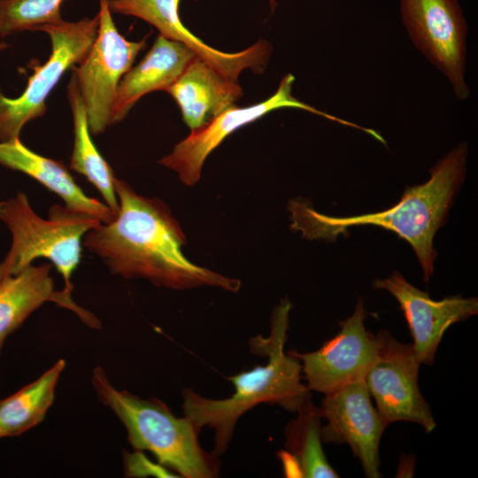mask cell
Masks as SVG:
<instances>
[{
    "label": "cell",
    "instance_id": "6da1fadb",
    "mask_svg": "<svg viewBox=\"0 0 478 478\" xmlns=\"http://www.w3.org/2000/svg\"><path fill=\"white\" fill-rule=\"evenodd\" d=\"M115 192L120 205L115 219L90 229L82 241L112 274L143 278L176 290L201 286L231 292L240 289L238 279L195 265L185 257L182 247L187 238L161 199L139 195L118 178Z\"/></svg>",
    "mask_w": 478,
    "mask_h": 478
},
{
    "label": "cell",
    "instance_id": "7a4b0ae2",
    "mask_svg": "<svg viewBox=\"0 0 478 478\" xmlns=\"http://www.w3.org/2000/svg\"><path fill=\"white\" fill-rule=\"evenodd\" d=\"M467 143H459L430 168V178L423 184L408 187L400 201L379 212L351 217H332L316 212L297 199L290 204L293 227L310 239L335 240L354 226L384 227L407 241L423 270L428 282L434 273L436 251L433 241L444 223L453 197L466 175Z\"/></svg>",
    "mask_w": 478,
    "mask_h": 478
},
{
    "label": "cell",
    "instance_id": "3957f363",
    "mask_svg": "<svg viewBox=\"0 0 478 478\" xmlns=\"http://www.w3.org/2000/svg\"><path fill=\"white\" fill-rule=\"evenodd\" d=\"M291 307L288 298L281 299L273 312L269 336L258 335L251 340V351L267 357L268 361L265 366L228 376L227 379L235 387L229 397L207 398L191 389H183V414L199 430L204 427L213 430L214 454L227 451L238 420L257 405H278L297 412L311 398L310 389L301 382L299 359L284 351Z\"/></svg>",
    "mask_w": 478,
    "mask_h": 478
},
{
    "label": "cell",
    "instance_id": "277c9868",
    "mask_svg": "<svg viewBox=\"0 0 478 478\" xmlns=\"http://www.w3.org/2000/svg\"><path fill=\"white\" fill-rule=\"evenodd\" d=\"M91 382L98 399L126 428L127 442L135 451H150L160 465L185 478L219 475L218 455L201 447L200 430L189 418L175 416L156 397L143 399L116 389L101 366L93 369Z\"/></svg>",
    "mask_w": 478,
    "mask_h": 478
},
{
    "label": "cell",
    "instance_id": "5b68a950",
    "mask_svg": "<svg viewBox=\"0 0 478 478\" xmlns=\"http://www.w3.org/2000/svg\"><path fill=\"white\" fill-rule=\"evenodd\" d=\"M0 220L12 235L11 250L0 262V281L18 274L35 258H45L62 275L64 289L71 293V276L81 261L83 237L102 222L59 204L52 205L49 218L43 219L35 212L23 192L0 202Z\"/></svg>",
    "mask_w": 478,
    "mask_h": 478
},
{
    "label": "cell",
    "instance_id": "8992f818",
    "mask_svg": "<svg viewBox=\"0 0 478 478\" xmlns=\"http://www.w3.org/2000/svg\"><path fill=\"white\" fill-rule=\"evenodd\" d=\"M98 14L78 21L43 24L35 31L46 33L51 42L49 59L35 67L23 93L16 98L4 96L0 87V143L19 138L23 127L42 117L46 100L63 74L80 64L96 37Z\"/></svg>",
    "mask_w": 478,
    "mask_h": 478
},
{
    "label": "cell",
    "instance_id": "52a82bcc",
    "mask_svg": "<svg viewBox=\"0 0 478 478\" xmlns=\"http://www.w3.org/2000/svg\"><path fill=\"white\" fill-rule=\"evenodd\" d=\"M99 25L96 39L83 60L73 67L83 101L91 135L112 125V113L122 77L146 46L125 38L113 22L108 0H99Z\"/></svg>",
    "mask_w": 478,
    "mask_h": 478
},
{
    "label": "cell",
    "instance_id": "ba28073f",
    "mask_svg": "<svg viewBox=\"0 0 478 478\" xmlns=\"http://www.w3.org/2000/svg\"><path fill=\"white\" fill-rule=\"evenodd\" d=\"M295 77L286 74L277 90L269 98L247 107L234 105L212 118L191 133L173 150L159 160V164L174 171L181 181L187 186L198 182L207 157L229 135L266 114L281 108H297L334 120L341 125L359 129L360 126L337 118L307 104L292 95Z\"/></svg>",
    "mask_w": 478,
    "mask_h": 478
},
{
    "label": "cell",
    "instance_id": "9c48e42d",
    "mask_svg": "<svg viewBox=\"0 0 478 478\" xmlns=\"http://www.w3.org/2000/svg\"><path fill=\"white\" fill-rule=\"evenodd\" d=\"M401 9L416 48L449 79L457 98H467V27L457 0H402Z\"/></svg>",
    "mask_w": 478,
    "mask_h": 478
},
{
    "label": "cell",
    "instance_id": "30bf717a",
    "mask_svg": "<svg viewBox=\"0 0 478 478\" xmlns=\"http://www.w3.org/2000/svg\"><path fill=\"white\" fill-rule=\"evenodd\" d=\"M420 365L412 345L382 331L380 349L365 375V383L386 425L405 420L420 425L426 432L436 428L431 409L419 388Z\"/></svg>",
    "mask_w": 478,
    "mask_h": 478
},
{
    "label": "cell",
    "instance_id": "8fae6325",
    "mask_svg": "<svg viewBox=\"0 0 478 478\" xmlns=\"http://www.w3.org/2000/svg\"><path fill=\"white\" fill-rule=\"evenodd\" d=\"M366 312L362 299L353 313L340 323V331L315 351L289 353L299 359L310 390L331 394L365 378L376 358L382 340L365 328Z\"/></svg>",
    "mask_w": 478,
    "mask_h": 478
},
{
    "label": "cell",
    "instance_id": "7c38bea8",
    "mask_svg": "<svg viewBox=\"0 0 478 478\" xmlns=\"http://www.w3.org/2000/svg\"><path fill=\"white\" fill-rule=\"evenodd\" d=\"M365 378L358 379L331 394L325 395L319 407L327 424L320 428L326 443H347L359 459L365 474L378 478L379 444L386 428L372 405Z\"/></svg>",
    "mask_w": 478,
    "mask_h": 478
},
{
    "label": "cell",
    "instance_id": "4fadbf2b",
    "mask_svg": "<svg viewBox=\"0 0 478 478\" xmlns=\"http://www.w3.org/2000/svg\"><path fill=\"white\" fill-rule=\"evenodd\" d=\"M373 286L389 291L399 303L413 339L412 345L415 356L420 364L434 363L443 335L452 324L478 312L477 297L457 295L434 300L397 271L384 279L374 280Z\"/></svg>",
    "mask_w": 478,
    "mask_h": 478
},
{
    "label": "cell",
    "instance_id": "5bb4252c",
    "mask_svg": "<svg viewBox=\"0 0 478 478\" xmlns=\"http://www.w3.org/2000/svg\"><path fill=\"white\" fill-rule=\"evenodd\" d=\"M181 0H108L112 13L139 18L154 26L159 35L189 47L197 57L207 62L224 77L237 81L245 69L262 72L268 61L271 46L265 40L247 49L227 53L212 48L194 35L179 15Z\"/></svg>",
    "mask_w": 478,
    "mask_h": 478
},
{
    "label": "cell",
    "instance_id": "9a60e30c",
    "mask_svg": "<svg viewBox=\"0 0 478 478\" xmlns=\"http://www.w3.org/2000/svg\"><path fill=\"white\" fill-rule=\"evenodd\" d=\"M50 269L49 263L37 266L31 264L0 281V354L6 337L46 302L72 311L89 328H101L98 319L79 306L71 293L55 289Z\"/></svg>",
    "mask_w": 478,
    "mask_h": 478
},
{
    "label": "cell",
    "instance_id": "2e32d148",
    "mask_svg": "<svg viewBox=\"0 0 478 478\" xmlns=\"http://www.w3.org/2000/svg\"><path fill=\"white\" fill-rule=\"evenodd\" d=\"M178 104L183 121L195 130L235 105L243 96L237 81L195 57L166 89Z\"/></svg>",
    "mask_w": 478,
    "mask_h": 478
},
{
    "label": "cell",
    "instance_id": "e0dca14e",
    "mask_svg": "<svg viewBox=\"0 0 478 478\" xmlns=\"http://www.w3.org/2000/svg\"><path fill=\"white\" fill-rule=\"evenodd\" d=\"M195 57L185 44L159 35L141 62L122 77L112 107V125L123 120L146 94L166 90Z\"/></svg>",
    "mask_w": 478,
    "mask_h": 478
},
{
    "label": "cell",
    "instance_id": "ac0fdd59",
    "mask_svg": "<svg viewBox=\"0 0 478 478\" xmlns=\"http://www.w3.org/2000/svg\"><path fill=\"white\" fill-rule=\"evenodd\" d=\"M0 165L32 177L60 197L68 209L109 223L116 217L107 204L88 197L62 162L28 149L19 138L0 143Z\"/></svg>",
    "mask_w": 478,
    "mask_h": 478
},
{
    "label": "cell",
    "instance_id": "d6986e66",
    "mask_svg": "<svg viewBox=\"0 0 478 478\" xmlns=\"http://www.w3.org/2000/svg\"><path fill=\"white\" fill-rule=\"evenodd\" d=\"M297 412V419L286 427L285 451L281 454L286 474L310 478L339 477L328 462L321 446L319 407L310 398Z\"/></svg>",
    "mask_w": 478,
    "mask_h": 478
},
{
    "label": "cell",
    "instance_id": "ffe728a7",
    "mask_svg": "<svg viewBox=\"0 0 478 478\" xmlns=\"http://www.w3.org/2000/svg\"><path fill=\"white\" fill-rule=\"evenodd\" d=\"M67 98L73 121V146L69 167L83 175L99 191L105 204L117 214L120 205L115 192L116 177L91 139L87 113L73 73L67 86Z\"/></svg>",
    "mask_w": 478,
    "mask_h": 478
},
{
    "label": "cell",
    "instance_id": "44dd1931",
    "mask_svg": "<svg viewBox=\"0 0 478 478\" xmlns=\"http://www.w3.org/2000/svg\"><path fill=\"white\" fill-rule=\"evenodd\" d=\"M65 366L64 359L58 360L36 380L0 400V438L19 436L42 421Z\"/></svg>",
    "mask_w": 478,
    "mask_h": 478
},
{
    "label": "cell",
    "instance_id": "7402d4cb",
    "mask_svg": "<svg viewBox=\"0 0 478 478\" xmlns=\"http://www.w3.org/2000/svg\"><path fill=\"white\" fill-rule=\"evenodd\" d=\"M64 0H0V37L62 20Z\"/></svg>",
    "mask_w": 478,
    "mask_h": 478
},
{
    "label": "cell",
    "instance_id": "603a6c76",
    "mask_svg": "<svg viewBox=\"0 0 478 478\" xmlns=\"http://www.w3.org/2000/svg\"><path fill=\"white\" fill-rule=\"evenodd\" d=\"M124 471L127 476L130 477H144V476H157V477H174L168 468L162 465L155 464L150 461L142 451L135 452L126 451L123 454Z\"/></svg>",
    "mask_w": 478,
    "mask_h": 478
},
{
    "label": "cell",
    "instance_id": "cb8c5ba5",
    "mask_svg": "<svg viewBox=\"0 0 478 478\" xmlns=\"http://www.w3.org/2000/svg\"><path fill=\"white\" fill-rule=\"evenodd\" d=\"M9 47V44L5 42H0V50H4Z\"/></svg>",
    "mask_w": 478,
    "mask_h": 478
},
{
    "label": "cell",
    "instance_id": "d4e9b609",
    "mask_svg": "<svg viewBox=\"0 0 478 478\" xmlns=\"http://www.w3.org/2000/svg\"><path fill=\"white\" fill-rule=\"evenodd\" d=\"M271 9L274 10L276 7V0H268Z\"/></svg>",
    "mask_w": 478,
    "mask_h": 478
}]
</instances>
